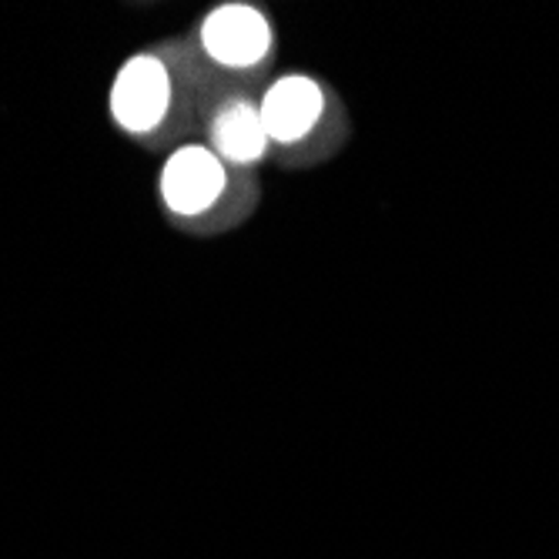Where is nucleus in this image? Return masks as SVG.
<instances>
[{"label":"nucleus","instance_id":"obj_1","mask_svg":"<svg viewBox=\"0 0 559 559\" xmlns=\"http://www.w3.org/2000/svg\"><path fill=\"white\" fill-rule=\"evenodd\" d=\"M222 87L235 84H225L205 64L194 40L147 47L121 61L108 91V115L131 141L158 147L188 134L201 118L205 97Z\"/></svg>","mask_w":559,"mask_h":559},{"label":"nucleus","instance_id":"obj_2","mask_svg":"<svg viewBox=\"0 0 559 559\" xmlns=\"http://www.w3.org/2000/svg\"><path fill=\"white\" fill-rule=\"evenodd\" d=\"M158 198L175 228L222 235L259 212L262 185L255 175L225 165L205 141H185L168 151L158 171Z\"/></svg>","mask_w":559,"mask_h":559},{"label":"nucleus","instance_id":"obj_3","mask_svg":"<svg viewBox=\"0 0 559 559\" xmlns=\"http://www.w3.org/2000/svg\"><path fill=\"white\" fill-rule=\"evenodd\" d=\"M259 97L265 131L272 141V162L282 168L298 171L325 165L352 138L345 100L319 74H278Z\"/></svg>","mask_w":559,"mask_h":559},{"label":"nucleus","instance_id":"obj_4","mask_svg":"<svg viewBox=\"0 0 559 559\" xmlns=\"http://www.w3.org/2000/svg\"><path fill=\"white\" fill-rule=\"evenodd\" d=\"M198 55L228 84L262 94L272 84L278 58V31L265 8L225 0L205 11L194 34Z\"/></svg>","mask_w":559,"mask_h":559},{"label":"nucleus","instance_id":"obj_5","mask_svg":"<svg viewBox=\"0 0 559 559\" xmlns=\"http://www.w3.org/2000/svg\"><path fill=\"white\" fill-rule=\"evenodd\" d=\"M201 131L205 144L215 155L238 168L255 175L265 162H272V141L262 118V97L245 87L215 91L205 108H201Z\"/></svg>","mask_w":559,"mask_h":559}]
</instances>
